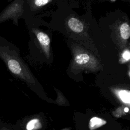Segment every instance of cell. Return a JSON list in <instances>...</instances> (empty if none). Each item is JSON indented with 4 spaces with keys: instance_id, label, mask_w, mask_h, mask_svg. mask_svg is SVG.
Instances as JSON below:
<instances>
[{
    "instance_id": "cell-5",
    "label": "cell",
    "mask_w": 130,
    "mask_h": 130,
    "mask_svg": "<svg viewBox=\"0 0 130 130\" xmlns=\"http://www.w3.org/2000/svg\"><path fill=\"white\" fill-rule=\"evenodd\" d=\"M117 95L121 101L125 104H129L130 92L128 90H121L117 92Z\"/></svg>"
},
{
    "instance_id": "cell-11",
    "label": "cell",
    "mask_w": 130,
    "mask_h": 130,
    "mask_svg": "<svg viewBox=\"0 0 130 130\" xmlns=\"http://www.w3.org/2000/svg\"><path fill=\"white\" fill-rule=\"evenodd\" d=\"M0 130H9V129H8V128H6V127H3V128H2Z\"/></svg>"
},
{
    "instance_id": "cell-9",
    "label": "cell",
    "mask_w": 130,
    "mask_h": 130,
    "mask_svg": "<svg viewBox=\"0 0 130 130\" xmlns=\"http://www.w3.org/2000/svg\"><path fill=\"white\" fill-rule=\"evenodd\" d=\"M122 58L128 61L130 59V52L128 50H125L123 52V53L122 54Z\"/></svg>"
},
{
    "instance_id": "cell-6",
    "label": "cell",
    "mask_w": 130,
    "mask_h": 130,
    "mask_svg": "<svg viewBox=\"0 0 130 130\" xmlns=\"http://www.w3.org/2000/svg\"><path fill=\"white\" fill-rule=\"evenodd\" d=\"M37 38L40 43L43 46H48L50 44V38L49 36L42 32H39L37 34Z\"/></svg>"
},
{
    "instance_id": "cell-8",
    "label": "cell",
    "mask_w": 130,
    "mask_h": 130,
    "mask_svg": "<svg viewBox=\"0 0 130 130\" xmlns=\"http://www.w3.org/2000/svg\"><path fill=\"white\" fill-rule=\"evenodd\" d=\"M51 1L49 0H36L35 1V4L38 7H41L46 5Z\"/></svg>"
},
{
    "instance_id": "cell-2",
    "label": "cell",
    "mask_w": 130,
    "mask_h": 130,
    "mask_svg": "<svg viewBox=\"0 0 130 130\" xmlns=\"http://www.w3.org/2000/svg\"><path fill=\"white\" fill-rule=\"evenodd\" d=\"M106 123V121L104 120L103 119L99 117H92L90 120L89 126L90 129L92 130L105 124Z\"/></svg>"
},
{
    "instance_id": "cell-1",
    "label": "cell",
    "mask_w": 130,
    "mask_h": 130,
    "mask_svg": "<svg viewBox=\"0 0 130 130\" xmlns=\"http://www.w3.org/2000/svg\"><path fill=\"white\" fill-rule=\"evenodd\" d=\"M68 25L72 30L76 32H80L83 30L82 23L75 18H71L68 20Z\"/></svg>"
},
{
    "instance_id": "cell-7",
    "label": "cell",
    "mask_w": 130,
    "mask_h": 130,
    "mask_svg": "<svg viewBox=\"0 0 130 130\" xmlns=\"http://www.w3.org/2000/svg\"><path fill=\"white\" fill-rule=\"evenodd\" d=\"M90 60L89 56L86 53H81L75 57V61L79 64H84L87 63Z\"/></svg>"
},
{
    "instance_id": "cell-4",
    "label": "cell",
    "mask_w": 130,
    "mask_h": 130,
    "mask_svg": "<svg viewBox=\"0 0 130 130\" xmlns=\"http://www.w3.org/2000/svg\"><path fill=\"white\" fill-rule=\"evenodd\" d=\"M120 35L124 40H127L130 36V27L126 23H123L120 28Z\"/></svg>"
},
{
    "instance_id": "cell-3",
    "label": "cell",
    "mask_w": 130,
    "mask_h": 130,
    "mask_svg": "<svg viewBox=\"0 0 130 130\" xmlns=\"http://www.w3.org/2000/svg\"><path fill=\"white\" fill-rule=\"evenodd\" d=\"M41 127L40 121L38 118H34L29 120L26 124V129L27 130H36Z\"/></svg>"
},
{
    "instance_id": "cell-10",
    "label": "cell",
    "mask_w": 130,
    "mask_h": 130,
    "mask_svg": "<svg viewBox=\"0 0 130 130\" xmlns=\"http://www.w3.org/2000/svg\"><path fill=\"white\" fill-rule=\"evenodd\" d=\"M124 111L125 112H128V108L127 107H126L124 108Z\"/></svg>"
}]
</instances>
